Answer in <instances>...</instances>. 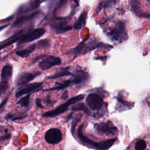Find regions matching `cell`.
Returning a JSON list of instances; mask_svg holds the SVG:
<instances>
[{
  "mask_svg": "<svg viewBox=\"0 0 150 150\" xmlns=\"http://www.w3.org/2000/svg\"><path fill=\"white\" fill-rule=\"evenodd\" d=\"M42 85L43 83H35L24 86L17 91V92L15 93V97L19 98L23 95L38 91L41 89Z\"/></svg>",
  "mask_w": 150,
  "mask_h": 150,
  "instance_id": "6",
  "label": "cell"
},
{
  "mask_svg": "<svg viewBox=\"0 0 150 150\" xmlns=\"http://www.w3.org/2000/svg\"><path fill=\"white\" fill-rule=\"evenodd\" d=\"M8 88V83L7 81L2 80L0 82V95L4 94Z\"/></svg>",
  "mask_w": 150,
  "mask_h": 150,
  "instance_id": "22",
  "label": "cell"
},
{
  "mask_svg": "<svg viewBox=\"0 0 150 150\" xmlns=\"http://www.w3.org/2000/svg\"><path fill=\"white\" fill-rule=\"evenodd\" d=\"M36 105L39 108H43V106L41 104V100L38 98L36 99Z\"/></svg>",
  "mask_w": 150,
  "mask_h": 150,
  "instance_id": "26",
  "label": "cell"
},
{
  "mask_svg": "<svg viewBox=\"0 0 150 150\" xmlns=\"http://www.w3.org/2000/svg\"><path fill=\"white\" fill-rule=\"evenodd\" d=\"M8 26V24H7V25H3V26H0V31H1V30L4 29V28H6V27H7Z\"/></svg>",
  "mask_w": 150,
  "mask_h": 150,
  "instance_id": "28",
  "label": "cell"
},
{
  "mask_svg": "<svg viewBox=\"0 0 150 150\" xmlns=\"http://www.w3.org/2000/svg\"><path fill=\"white\" fill-rule=\"evenodd\" d=\"M12 74V67L9 65L4 66L1 70V77L2 80L7 81Z\"/></svg>",
  "mask_w": 150,
  "mask_h": 150,
  "instance_id": "14",
  "label": "cell"
},
{
  "mask_svg": "<svg viewBox=\"0 0 150 150\" xmlns=\"http://www.w3.org/2000/svg\"><path fill=\"white\" fill-rule=\"evenodd\" d=\"M67 97V91H65L63 93V94L62 96V98L63 99H66Z\"/></svg>",
  "mask_w": 150,
  "mask_h": 150,
  "instance_id": "27",
  "label": "cell"
},
{
  "mask_svg": "<svg viewBox=\"0 0 150 150\" xmlns=\"http://www.w3.org/2000/svg\"><path fill=\"white\" fill-rule=\"evenodd\" d=\"M10 138H11V134H5V135H2L0 137V141L8 139Z\"/></svg>",
  "mask_w": 150,
  "mask_h": 150,
  "instance_id": "25",
  "label": "cell"
},
{
  "mask_svg": "<svg viewBox=\"0 0 150 150\" xmlns=\"http://www.w3.org/2000/svg\"><path fill=\"white\" fill-rule=\"evenodd\" d=\"M45 32H46L45 29L43 28H37V29H33L32 31L29 32L28 35H26L22 36L19 40L18 44L22 45L23 43L30 42L36 39H38L39 38H40L45 33Z\"/></svg>",
  "mask_w": 150,
  "mask_h": 150,
  "instance_id": "4",
  "label": "cell"
},
{
  "mask_svg": "<svg viewBox=\"0 0 150 150\" xmlns=\"http://www.w3.org/2000/svg\"><path fill=\"white\" fill-rule=\"evenodd\" d=\"M70 75H72V74L69 71V68L68 67H64V68L61 69L58 72L55 73L54 75H53L52 76H49L47 79H53L59 78L60 77L70 76Z\"/></svg>",
  "mask_w": 150,
  "mask_h": 150,
  "instance_id": "15",
  "label": "cell"
},
{
  "mask_svg": "<svg viewBox=\"0 0 150 150\" xmlns=\"http://www.w3.org/2000/svg\"><path fill=\"white\" fill-rule=\"evenodd\" d=\"M82 129H83V125H81L77 131V134H78V136L79 137V138L84 143H86V144L91 146V147L97 149H100V150H105V149H108L110 146H111L112 145H113V144L115 142V139H108L107 141H102V142H94L91 141V140H90L88 138L86 137L82 132Z\"/></svg>",
  "mask_w": 150,
  "mask_h": 150,
  "instance_id": "2",
  "label": "cell"
},
{
  "mask_svg": "<svg viewBox=\"0 0 150 150\" xmlns=\"http://www.w3.org/2000/svg\"><path fill=\"white\" fill-rule=\"evenodd\" d=\"M40 74V72H36L35 73H22L19 74L16 79V84L17 86H23L27 84L28 82L33 80L37 76Z\"/></svg>",
  "mask_w": 150,
  "mask_h": 150,
  "instance_id": "10",
  "label": "cell"
},
{
  "mask_svg": "<svg viewBox=\"0 0 150 150\" xmlns=\"http://www.w3.org/2000/svg\"><path fill=\"white\" fill-rule=\"evenodd\" d=\"M86 102L89 107L94 110L100 109L104 103L103 98L99 95L95 93L88 95L86 98Z\"/></svg>",
  "mask_w": 150,
  "mask_h": 150,
  "instance_id": "7",
  "label": "cell"
},
{
  "mask_svg": "<svg viewBox=\"0 0 150 150\" xmlns=\"http://www.w3.org/2000/svg\"><path fill=\"white\" fill-rule=\"evenodd\" d=\"M51 26H52L57 34H60L64 33L66 32H67L72 29V27L67 25L66 22H57L53 25H52Z\"/></svg>",
  "mask_w": 150,
  "mask_h": 150,
  "instance_id": "11",
  "label": "cell"
},
{
  "mask_svg": "<svg viewBox=\"0 0 150 150\" xmlns=\"http://www.w3.org/2000/svg\"><path fill=\"white\" fill-rule=\"evenodd\" d=\"M36 14V13H32V14H30V15H28V16H26L21 17V18L18 19L15 22V23H13V25H18V24L24 23V22H26L27 21H29V20L31 19Z\"/></svg>",
  "mask_w": 150,
  "mask_h": 150,
  "instance_id": "20",
  "label": "cell"
},
{
  "mask_svg": "<svg viewBox=\"0 0 150 150\" xmlns=\"http://www.w3.org/2000/svg\"><path fill=\"white\" fill-rule=\"evenodd\" d=\"M87 18V12L83 11L80 15L79 18L74 23L73 28L76 30H80L83 28L86 23V19Z\"/></svg>",
  "mask_w": 150,
  "mask_h": 150,
  "instance_id": "12",
  "label": "cell"
},
{
  "mask_svg": "<svg viewBox=\"0 0 150 150\" xmlns=\"http://www.w3.org/2000/svg\"><path fill=\"white\" fill-rule=\"evenodd\" d=\"M86 40H84L82 42H81L75 48H74L73 50L70 51V52H71V53L74 54L75 56H77L79 54H81L82 53L83 48L84 47Z\"/></svg>",
  "mask_w": 150,
  "mask_h": 150,
  "instance_id": "17",
  "label": "cell"
},
{
  "mask_svg": "<svg viewBox=\"0 0 150 150\" xmlns=\"http://www.w3.org/2000/svg\"><path fill=\"white\" fill-rule=\"evenodd\" d=\"M61 59L53 56H47L42 61L39 62V66L42 70H47L53 66L59 65L61 63Z\"/></svg>",
  "mask_w": 150,
  "mask_h": 150,
  "instance_id": "8",
  "label": "cell"
},
{
  "mask_svg": "<svg viewBox=\"0 0 150 150\" xmlns=\"http://www.w3.org/2000/svg\"><path fill=\"white\" fill-rule=\"evenodd\" d=\"M30 94H28L25 97L21 98L18 102L17 104L20 105L23 107H28L29 104V100H30Z\"/></svg>",
  "mask_w": 150,
  "mask_h": 150,
  "instance_id": "18",
  "label": "cell"
},
{
  "mask_svg": "<svg viewBox=\"0 0 150 150\" xmlns=\"http://www.w3.org/2000/svg\"><path fill=\"white\" fill-rule=\"evenodd\" d=\"M36 44L33 43L30 45V46H29L28 47H27L26 49H22V50H18L16 52V55L19 56L21 57H28L32 52H33L35 48H36Z\"/></svg>",
  "mask_w": 150,
  "mask_h": 150,
  "instance_id": "13",
  "label": "cell"
},
{
  "mask_svg": "<svg viewBox=\"0 0 150 150\" xmlns=\"http://www.w3.org/2000/svg\"><path fill=\"white\" fill-rule=\"evenodd\" d=\"M45 141L50 144H56L61 141L62 133L57 128H51L47 130L45 134Z\"/></svg>",
  "mask_w": 150,
  "mask_h": 150,
  "instance_id": "5",
  "label": "cell"
},
{
  "mask_svg": "<svg viewBox=\"0 0 150 150\" xmlns=\"http://www.w3.org/2000/svg\"><path fill=\"white\" fill-rule=\"evenodd\" d=\"M96 128L98 131L105 135H114L117 131V128L110 121L97 124Z\"/></svg>",
  "mask_w": 150,
  "mask_h": 150,
  "instance_id": "9",
  "label": "cell"
},
{
  "mask_svg": "<svg viewBox=\"0 0 150 150\" xmlns=\"http://www.w3.org/2000/svg\"><path fill=\"white\" fill-rule=\"evenodd\" d=\"M50 45V40L49 39H42L39 41H38L36 47H37L39 49H45L48 47Z\"/></svg>",
  "mask_w": 150,
  "mask_h": 150,
  "instance_id": "19",
  "label": "cell"
},
{
  "mask_svg": "<svg viewBox=\"0 0 150 150\" xmlns=\"http://www.w3.org/2000/svg\"><path fill=\"white\" fill-rule=\"evenodd\" d=\"M27 115H22V116H15V115L12 114H8L6 117L5 118L6 120H11L12 121H16V120H19L25 118Z\"/></svg>",
  "mask_w": 150,
  "mask_h": 150,
  "instance_id": "23",
  "label": "cell"
},
{
  "mask_svg": "<svg viewBox=\"0 0 150 150\" xmlns=\"http://www.w3.org/2000/svg\"><path fill=\"white\" fill-rule=\"evenodd\" d=\"M8 101V98H6L2 102H1V103H0V113H1L5 108V106L7 103Z\"/></svg>",
  "mask_w": 150,
  "mask_h": 150,
  "instance_id": "24",
  "label": "cell"
},
{
  "mask_svg": "<svg viewBox=\"0 0 150 150\" xmlns=\"http://www.w3.org/2000/svg\"><path fill=\"white\" fill-rule=\"evenodd\" d=\"M115 2V0H101L99 2L98 5H97L96 12L98 13L101 9L107 8L109 6H111Z\"/></svg>",
  "mask_w": 150,
  "mask_h": 150,
  "instance_id": "16",
  "label": "cell"
},
{
  "mask_svg": "<svg viewBox=\"0 0 150 150\" xmlns=\"http://www.w3.org/2000/svg\"><path fill=\"white\" fill-rule=\"evenodd\" d=\"M146 146V142L145 141L142 139H139L137 141L135 145V150H145Z\"/></svg>",
  "mask_w": 150,
  "mask_h": 150,
  "instance_id": "21",
  "label": "cell"
},
{
  "mask_svg": "<svg viewBox=\"0 0 150 150\" xmlns=\"http://www.w3.org/2000/svg\"><path fill=\"white\" fill-rule=\"evenodd\" d=\"M108 36L113 41L117 43H122L128 38L125 23L118 22L109 31Z\"/></svg>",
  "mask_w": 150,
  "mask_h": 150,
  "instance_id": "1",
  "label": "cell"
},
{
  "mask_svg": "<svg viewBox=\"0 0 150 150\" xmlns=\"http://www.w3.org/2000/svg\"><path fill=\"white\" fill-rule=\"evenodd\" d=\"M83 97H84L83 95H79V96H76L74 97H73V98H70V100H69L65 103L58 106L56 109L45 112L44 114H42V117H54L64 112V111H66L68 109V107L70 105H71L79 101H80L81 100H82L83 98Z\"/></svg>",
  "mask_w": 150,
  "mask_h": 150,
  "instance_id": "3",
  "label": "cell"
}]
</instances>
